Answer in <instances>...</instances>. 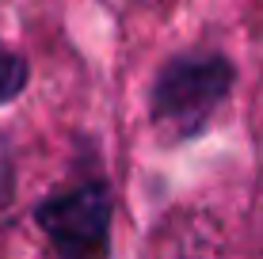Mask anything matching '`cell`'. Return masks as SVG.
Wrapping results in <instances>:
<instances>
[{
  "label": "cell",
  "instance_id": "1",
  "mask_svg": "<svg viewBox=\"0 0 263 259\" xmlns=\"http://www.w3.org/2000/svg\"><path fill=\"white\" fill-rule=\"evenodd\" d=\"M233 88V65L225 57L179 53L160 69L153 84V122L168 137H195L210 122L217 103Z\"/></svg>",
  "mask_w": 263,
  "mask_h": 259
},
{
  "label": "cell",
  "instance_id": "2",
  "mask_svg": "<svg viewBox=\"0 0 263 259\" xmlns=\"http://www.w3.org/2000/svg\"><path fill=\"white\" fill-rule=\"evenodd\" d=\"M58 259H107L111 248V191L103 183H80L53 194L34 210Z\"/></svg>",
  "mask_w": 263,
  "mask_h": 259
},
{
  "label": "cell",
  "instance_id": "3",
  "mask_svg": "<svg viewBox=\"0 0 263 259\" xmlns=\"http://www.w3.org/2000/svg\"><path fill=\"white\" fill-rule=\"evenodd\" d=\"M23 88H27V61L0 42V107L12 103Z\"/></svg>",
  "mask_w": 263,
  "mask_h": 259
}]
</instances>
